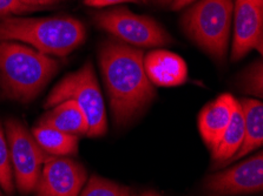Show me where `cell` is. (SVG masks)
Wrapping results in <instances>:
<instances>
[{"instance_id": "obj_1", "label": "cell", "mask_w": 263, "mask_h": 196, "mask_svg": "<svg viewBox=\"0 0 263 196\" xmlns=\"http://www.w3.org/2000/svg\"><path fill=\"white\" fill-rule=\"evenodd\" d=\"M143 60L141 49L119 40H106L99 49V66L117 126L136 119L156 95Z\"/></svg>"}, {"instance_id": "obj_2", "label": "cell", "mask_w": 263, "mask_h": 196, "mask_svg": "<svg viewBox=\"0 0 263 196\" xmlns=\"http://www.w3.org/2000/svg\"><path fill=\"white\" fill-rule=\"evenodd\" d=\"M86 31L72 17L0 19V40L24 42L43 54L66 57L84 42Z\"/></svg>"}, {"instance_id": "obj_3", "label": "cell", "mask_w": 263, "mask_h": 196, "mask_svg": "<svg viewBox=\"0 0 263 196\" xmlns=\"http://www.w3.org/2000/svg\"><path fill=\"white\" fill-rule=\"evenodd\" d=\"M59 70L50 55L18 41L0 40V75L11 99L29 102L41 93Z\"/></svg>"}, {"instance_id": "obj_4", "label": "cell", "mask_w": 263, "mask_h": 196, "mask_svg": "<svg viewBox=\"0 0 263 196\" xmlns=\"http://www.w3.org/2000/svg\"><path fill=\"white\" fill-rule=\"evenodd\" d=\"M234 12L233 0H197L182 17L185 34L216 61H224Z\"/></svg>"}, {"instance_id": "obj_5", "label": "cell", "mask_w": 263, "mask_h": 196, "mask_svg": "<svg viewBox=\"0 0 263 196\" xmlns=\"http://www.w3.org/2000/svg\"><path fill=\"white\" fill-rule=\"evenodd\" d=\"M65 100H73L84 113L89 138L103 137L107 130L106 111L101 87L95 74L92 62L87 61L78 71L67 74L47 95L44 103L51 108Z\"/></svg>"}, {"instance_id": "obj_6", "label": "cell", "mask_w": 263, "mask_h": 196, "mask_svg": "<svg viewBox=\"0 0 263 196\" xmlns=\"http://www.w3.org/2000/svg\"><path fill=\"white\" fill-rule=\"evenodd\" d=\"M95 23L119 41L134 47H161L173 43L174 39L156 20L136 14L126 7L98 12Z\"/></svg>"}, {"instance_id": "obj_7", "label": "cell", "mask_w": 263, "mask_h": 196, "mask_svg": "<svg viewBox=\"0 0 263 196\" xmlns=\"http://www.w3.org/2000/svg\"><path fill=\"white\" fill-rule=\"evenodd\" d=\"M5 132L14 185L24 195L33 193L47 154L39 147L26 126L18 119L7 120Z\"/></svg>"}, {"instance_id": "obj_8", "label": "cell", "mask_w": 263, "mask_h": 196, "mask_svg": "<svg viewBox=\"0 0 263 196\" xmlns=\"http://www.w3.org/2000/svg\"><path fill=\"white\" fill-rule=\"evenodd\" d=\"M203 190L209 196H232L262 193L263 153L249 158L229 169L210 174L203 181Z\"/></svg>"}, {"instance_id": "obj_9", "label": "cell", "mask_w": 263, "mask_h": 196, "mask_svg": "<svg viewBox=\"0 0 263 196\" xmlns=\"http://www.w3.org/2000/svg\"><path fill=\"white\" fill-rule=\"evenodd\" d=\"M87 173L81 162L69 157L47 155L34 196H79L86 183Z\"/></svg>"}, {"instance_id": "obj_10", "label": "cell", "mask_w": 263, "mask_h": 196, "mask_svg": "<svg viewBox=\"0 0 263 196\" xmlns=\"http://www.w3.org/2000/svg\"><path fill=\"white\" fill-rule=\"evenodd\" d=\"M233 15V61H238L252 50L262 53L263 9L253 5L249 0H235Z\"/></svg>"}, {"instance_id": "obj_11", "label": "cell", "mask_w": 263, "mask_h": 196, "mask_svg": "<svg viewBox=\"0 0 263 196\" xmlns=\"http://www.w3.org/2000/svg\"><path fill=\"white\" fill-rule=\"evenodd\" d=\"M145 73L153 85L174 87L188 79V67L178 54L165 50L150 51L143 60Z\"/></svg>"}, {"instance_id": "obj_12", "label": "cell", "mask_w": 263, "mask_h": 196, "mask_svg": "<svg viewBox=\"0 0 263 196\" xmlns=\"http://www.w3.org/2000/svg\"><path fill=\"white\" fill-rule=\"evenodd\" d=\"M236 102L237 99L232 94L224 93L204 106L198 115V130L210 150L217 145L228 127Z\"/></svg>"}, {"instance_id": "obj_13", "label": "cell", "mask_w": 263, "mask_h": 196, "mask_svg": "<svg viewBox=\"0 0 263 196\" xmlns=\"http://www.w3.org/2000/svg\"><path fill=\"white\" fill-rule=\"evenodd\" d=\"M240 102L243 120H245V139L242 146L234 157L229 160L228 165L237 161L253 150L261 148L263 145V103L257 99L243 98Z\"/></svg>"}, {"instance_id": "obj_14", "label": "cell", "mask_w": 263, "mask_h": 196, "mask_svg": "<svg viewBox=\"0 0 263 196\" xmlns=\"http://www.w3.org/2000/svg\"><path fill=\"white\" fill-rule=\"evenodd\" d=\"M39 126H47L64 133L86 135L87 121L84 113L73 100H65L50 108L39 122Z\"/></svg>"}, {"instance_id": "obj_15", "label": "cell", "mask_w": 263, "mask_h": 196, "mask_svg": "<svg viewBox=\"0 0 263 196\" xmlns=\"http://www.w3.org/2000/svg\"><path fill=\"white\" fill-rule=\"evenodd\" d=\"M243 139H245V120H243L241 105L237 100L228 127L226 128L217 145L211 149V158L216 162L215 167L218 165L221 167L224 166L240 149Z\"/></svg>"}, {"instance_id": "obj_16", "label": "cell", "mask_w": 263, "mask_h": 196, "mask_svg": "<svg viewBox=\"0 0 263 196\" xmlns=\"http://www.w3.org/2000/svg\"><path fill=\"white\" fill-rule=\"evenodd\" d=\"M32 135L47 155L71 157L78 153V135L64 133L47 126L34 127L32 129Z\"/></svg>"}, {"instance_id": "obj_17", "label": "cell", "mask_w": 263, "mask_h": 196, "mask_svg": "<svg viewBox=\"0 0 263 196\" xmlns=\"http://www.w3.org/2000/svg\"><path fill=\"white\" fill-rule=\"evenodd\" d=\"M79 196H133V194L129 187L92 175L83 187Z\"/></svg>"}, {"instance_id": "obj_18", "label": "cell", "mask_w": 263, "mask_h": 196, "mask_svg": "<svg viewBox=\"0 0 263 196\" xmlns=\"http://www.w3.org/2000/svg\"><path fill=\"white\" fill-rule=\"evenodd\" d=\"M0 187H2L4 193H6L7 195L13 194L14 180L9 143H7L6 135L4 134L2 126H0Z\"/></svg>"}, {"instance_id": "obj_19", "label": "cell", "mask_w": 263, "mask_h": 196, "mask_svg": "<svg viewBox=\"0 0 263 196\" xmlns=\"http://www.w3.org/2000/svg\"><path fill=\"white\" fill-rule=\"evenodd\" d=\"M240 87L246 93L262 99L263 97V63L257 60L243 72L240 79Z\"/></svg>"}, {"instance_id": "obj_20", "label": "cell", "mask_w": 263, "mask_h": 196, "mask_svg": "<svg viewBox=\"0 0 263 196\" xmlns=\"http://www.w3.org/2000/svg\"><path fill=\"white\" fill-rule=\"evenodd\" d=\"M31 7L24 5L21 0H0V18L10 14H22L26 12H33Z\"/></svg>"}, {"instance_id": "obj_21", "label": "cell", "mask_w": 263, "mask_h": 196, "mask_svg": "<svg viewBox=\"0 0 263 196\" xmlns=\"http://www.w3.org/2000/svg\"><path fill=\"white\" fill-rule=\"evenodd\" d=\"M139 0H84V4L90 7H105L124 3H138Z\"/></svg>"}, {"instance_id": "obj_22", "label": "cell", "mask_w": 263, "mask_h": 196, "mask_svg": "<svg viewBox=\"0 0 263 196\" xmlns=\"http://www.w3.org/2000/svg\"><path fill=\"white\" fill-rule=\"evenodd\" d=\"M21 2L24 4V5L31 7L34 11H37L42 7H46V6H51L54 5V4H58L63 2V0H21Z\"/></svg>"}, {"instance_id": "obj_23", "label": "cell", "mask_w": 263, "mask_h": 196, "mask_svg": "<svg viewBox=\"0 0 263 196\" xmlns=\"http://www.w3.org/2000/svg\"><path fill=\"white\" fill-rule=\"evenodd\" d=\"M195 2H197V0H175L173 3V5H171V10L173 11H179L182 9H184V7L191 5V4H194Z\"/></svg>"}, {"instance_id": "obj_24", "label": "cell", "mask_w": 263, "mask_h": 196, "mask_svg": "<svg viewBox=\"0 0 263 196\" xmlns=\"http://www.w3.org/2000/svg\"><path fill=\"white\" fill-rule=\"evenodd\" d=\"M145 4H151V5H158V6H171L175 0H142Z\"/></svg>"}, {"instance_id": "obj_25", "label": "cell", "mask_w": 263, "mask_h": 196, "mask_svg": "<svg viewBox=\"0 0 263 196\" xmlns=\"http://www.w3.org/2000/svg\"><path fill=\"white\" fill-rule=\"evenodd\" d=\"M133 196H162L159 195L156 191H143L141 194H137V195H133Z\"/></svg>"}, {"instance_id": "obj_26", "label": "cell", "mask_w": 263, "mask_h": 196, "mask_svg": "<svg viewBox=\"0 0 263 196\" xmlns=\"http://www.w3.org/2000/svg\"><path fill=\"white\" fill-rule=\"evenodd\" d=\"M253 5L260 7V9H263V0H249Z\"/></svg>"}, {"instance_id": "obj_27", "label": "cell", "mask_w": 263, "mask_h": 196, "mask_svg": "<svg viewBox=\"0 0 263 196\" xmlns=\"http://www.w3.org/2000/svg\"><path fill=\"white\" fill-rule=\"evenodd\" d=\"M0 196H4V195H3V193H2V190H0Z\"/></svg>"}]
</instances>
